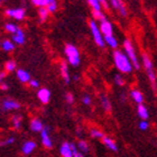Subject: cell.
<instances>
[{
  "mask_svg": "<svg viewBox=\"0 0 157 157\" xmlns=\"http://www.w3.org/2000/svg\"><path fill=\"white\" fill-rule=\"evenodd\" d=\"M59 153L63 157H73V151L71 148V144L69 143H63L59 149Z\"/></svg>",
  "mask_w": 157,
  "mask_h": 157,
  "instance_id": "obj_11",
  "label": "cell"
},
{
  "mask_svg": "<svg viewBox=\"0 0 157 157\" xmlns=\"http://www.w3.org/2000/svg\"><path fill=\"white\" fill-rule=\"evenodd\" d=\"M113 61H115L116 67L121 73L128 74V73H131V71L134 69V65H132L130 59L128 57L126 53H122L121 51H116L113 53Z\"/></svg>",
  "mask_w": 157,
  "mask_h": 157,
  "instance_id": "obj_1",
  "label": "cell"
},
{
  "mask_svg": "<svg viewBox=\"0 0 157 157\" xmlns=\"http://www.w3.org/2000/svg\"><path fill=\"white\" fill-rule=\"evenodd\" d=\"M65 99H66V101L69 102V103H73V101H74V97H73L72 93H66Z\"/></svg>",
  "mask_w": 157,
  "mask_h": 157,
  "instance_id": "obj_38",
  "label": "cell"
},
{
  "mask_svg": "<svg viewBox=\"0 0 157 157\" xmlns=\"http://www.w3.org/2000/svg\"><path fill=\"white\" fill-rule=\"evenodd\" d=\"M105 42L107 45H109L112 48H116L118 46V40L113 35H107V36H105Z\"/></svg>",
  "mask_w": 157,
  "mask_h": 157,
  "instance_id": "obj_20",
  "label": "cell"
},
{
  "mask_svg": "<svg viewBox=\"0 0 157 157\" xmlns=\"http://www.w3.org/2000/svg\"><path fill=\"white\" fill-rule=\"evenodd\" d=\"M13 126L15 129H20L21 127V117L20 116H15L13 118Z\"/></svg>",
  "mask_w": 157,
  "mask_h": 157,
  "instance_id": "obj_31",
  "label": "cell"
},
{
  "mask_svg": "<svg viewBox=\"0 0 157 157\" xmlns=\"http://www.w3.org/2000/svg\"><path fill=\"white\" fill-rule=\"evenodd\" d=\"M7 16L11 17L16 20H23L26 16V10L24 8H16V9H7Z\"/></svg>",
  "mask_w": 157,
  "mask_h": 157,
  "instance_id": "obj_5",
  "label": "cell"
},
{
  "mask_svg": "<svg viewBox=\"0 0 157 157\" xmlns=\"http://www.w3.org/2000/svg\"><path fill=\"white\" fill-rule=\"evenodd\" d=\"M89 5L91 6L92 10H101V3L99 0H88Z\"/></svg>",
  "mask_w": 157,
  "mask_h": 157,
  "instance_id": "obj_29",
  "label": "cell"
},
{
  "mask_svg": "<svg viewBox=\"0 0 157 157\" xmlns=\"http://www.w3.org/2000/svg\"><path fill=\"white\" fill-rule=\"evenodd\" d=\"M29 85L32 88H38L39 86V82L37 80H30L29 81Z\"/></svg>",
  "mask_w": 157,
  "mask_h": 157,
  "instance_id": "obj_39",
  "label": "cell"
},
{
  "mask_svg": "<svg viewBox=\"0 0 157 157\" xmlns=\"http://www.w3.org/2000/svg\"><path fill=\"white\" fill-rule=\"evenodd\" d=\"M82 102L84 103L85 105H91V98H90V95H84L83 97V99H82Z\"/></svg>",
  "mask_w": 157,
  "mask_h": 157,
  "instance_id": "obj_37",
  "label": "cell"
},
{
  "mask_svg": "<svg viewBox=\"0 0 157 157\" xmlns=\"http://www.w3.org/2000/svg\"><path fill=\"white\" fill-rule=\"evenodd\" d=\"M137 115L140 119H148V117H149V112H148L147 108H146L143 103H139V105H138Z\"/></svg>",
  "mask_w": 157,
  "mask_h": 157,
  "instance_id": "obj_17",
  "label": "cell"
},
{
  "mask_svg": "<svg viewBox=\"0 0 157 157\" xmlns=\"http://www.w3.org/2000/svg\"><path fill=\"white\" fill-rule=\"evenodd\" d=\"M89 25H90V29H91L92 36H93L95 44H97L99 47H103V46L105 45V36H103V34H102L100 27H98L95 20H91Z\"/></svg>",
  "mask_w": 157,
  "mask_h": 157,
  "instance_id": "obj_3",
  "label": "cell"
},
{
  "mask_svg": "<svg viewBox=\"0 0 157 157\" xmlns=\"http://www.w3.org/2000/svg\"><path fill=\"white\" fill-rule=\"evenodd\" d=\"M5 76H6V73H5V72H1V73H0V84L2 83V80L5 78Z\"/></svg>",
  "mask_w": 157,
  "mask_h": 157,
  "instance_id": "obj_42",
  "label": "cell"
},
{
  "mask_svg": "<svg viewBox=\"0 0 157 157\" xmlns=\"http://www.w3.org/2000/svg\"><path fill=\"white\" fill-rule=\"evenodd\" d=\"M143 65L145 66V70H146L147 72L153 70V63H151V59H149L148 55H146V54L143 55Z\"/></svg>",
  "mask_w": 157,
  "mask_h": 157,
  "instance_id": "obj_23",
  "label": "cell"
},
{
  "mask_svg": "<svg viewBox=\"0 0 157 157\" xmlns=\"http://www.w3.org/2000/svg\"><path fill=\"white\" fill-rule=\"evenodd\" d=\"M37 98L39 99V101L42 103H48L49 99H51V92H49L48 89L46 88L39 89L38 92H37Z\"/></svg>",
  "mask_w": 157,
  "mask_h": 157,
  "instance_id": "obj_9",
  "label": "cell"
},
{
  "mask_svg": "<svg viewBox=\"0 0 157 157\" xmlns=\"http://www.w3.org/2000/svg\"><path fill=\"white\" fill-rule=\"evenodd\" d=\"M18 28H19V27L16 26V25L13 24V23H8V24L5 25V29H6L7 32H9V33H11V34L16 33L17 30H18Z\"/></svg>",
  "mask_w": 157,
  "mask_h": 157,
  "instance_id": "obj_28",
  "label": "cell"
},
{
  "mask_svg": "<svg viewBox=\"0 0 157 157\" xmlns=\"http://www.w3.org/2000/svg\"><path fill=\"white\" fill-rule=\"evenodd\" d=\"M8 88H9V86H8V84H6V83H1V84H0V89H1V90H8Z\"/></svg>",
  "mask_w": 157,
  "mask_h": 157,
  "instance_id": "obj_41",
  "label": "cell"
},
{
  "mask_svg": "<svg viewBox=\"0 0 157 157\" xmlns=\"http://www.w3.org/2000/svg\"><path fill=\"white\" fill-rule=\"evenodd\" d=\"M110 3H111V6L115 8L117 11L120 13L121 16H127V9H126V7H124V3L122 0H110Z\"/></svg>",
  "mask_w": 157,
  "mask_h": 157,
  "instance_id": "obj_7",
  "label": "cell"
},
{
  "mask_svg": "<svg viewBox=\"0 0 157 157\" xmlns=\"http://www.w3.org/2000/svg\"><path fill=\"white\" fill-rule=\"evenodd\" d=\"M131 98L134 99V101L136 102V103H143V101H144V95L141 94L140 91H138V90H132L131 91Z\"/></svg>",
  "mask_w": 157,
  "mask_h": 157,
  "instance_id": "obj_21",
  "label": "cell"
},
{
  "mask_svg": "<svg viewBox=\"0 0 157 157\" xmlns=\"http://www.w3.org/2000/svg\"><path fill=\"white\" fill-rule=\"evenodd\" d=\"M43 128H44L43 122L39 119H37V118H35V119L30 121V129L34 132H40L43 130Z\"/></svg>",
  "mask_w": 157,
  "mask_h": 157,
  "instance_id": "obj_15",
  "label": "cell"
},
{
  "mask_svg": "<svg viewBox=\"0 0 157 157\" xmlns=\"http://www.w3.org/2000/svg\"><path fill=\"white\" fill-rule=\"evenodd\" d=\"M65 55L67 57V61L71 65L78 66L81 62V57H80V52L74 45L67 44L65 46Z\"/></svg>",
  "mask_w": 157,
  "mask_h": 157,
  "instance_id": "obj_2",
  "label": "cell"
},
{
  "mask_svg": "<svg viewBox=\"0 0 157 157\" xmlns=\"http://www.w3.org/2000/svg\"><path fill=\"white\" fill-rule=\"evenodd\" d=\"M78 148L80 149V151L83 153V154H86L89 151V146H88V143L84 140H80L78 144Z\"/></svg>",
  "mask_w": 157,
  "mask_h": 157,
  "instance_id": "obj_27",
  "label": "cell"
},
{
  "mask_svg": "<svg viewBox=\"0 0 157 157\" xmlns=\"http://www.w3.org/2000/svg\"><path fill=\"white\" fill-rule=\"evenodd\" d=\"M47 9H48L49 13H55L56 9H57V2L55 1H53L52 3H49L48 6H47Z\"/></svg>",
  "mask_w": 157,
  "mask_h": 157,
  "instance_id": "obj_34",
  "label": "cell"
},
{
  "mask_svg": "<svg viewBox=\"0 0 157 157\" xmlns=\"http://www.w3.org/2000/svg\"><path fill=\"white\" fill-rule=\"evenodd\" d=\"M103 144L107 146V148H109L110 151H118V146H117V144H116V141L113 140V139H111L110 137H103Z\"/></svg>",
  "mask_w": 157,
  "mask_h": 157,
  "instance_id": "obj_16",
  "label": "cell"
},
{
  "mask_svg": "<svg viewBox=\"0 0 157 157\" xmlns=\"http://www.w3.org/2000/svg\"><path fill=\"white\" fill-rule=\"evenodd\" d=\"M15 143V138L13 137H9V138H7L6 140H3L0 143V146L2 147V146H7V145H11Z\"/></svg>",
  "mask_w": 157,
  "mask_h": 157,
  "instance_id": "obj_35",
  "label": "cell"
},
{
  "mask_svg": "<svg viewBox=\"0 0 157 157\" xmlns=\"http://www.w3.org/2000/svg\"><path fill=\"white\" fill-rule=\"evenodd\" d=\"M74 78V80H75V81H78V76H74V78Z\"/></svg>",
  "mask_w": 157,
  "mask_h": 157,
  "instance_id": "obj_43",
  "label": "cell"
},
{
  "mask_svg": "<svg viewBox=\"0 0 157 157\" xmlns=\"http://www.w3.org/2000/svg\"><path fill=\"white\" fill-rule=\"evenodd\" d=\"M115 82L117 83L118 85H124V80L122 78V76L120 74H117L115 75Z\"/></svg>",
  "mask_w": 157,
  "mask_h": 157,
  "instance_id": "obj_36",
  "label": "cell"
},
{
  "mask_svg": "<svg viewBox=\"0 0 157 157\" xmlns=\"http://www.w3.org/2000/svg\"><path fill=\"white\" fill-rule=\"evenodd\" d=\"M0 45H1V47H2L5 52H13V49H15V44L11 40H9V39H5L3 42L0 43Z\"/></svg>",
  "mask_w": 157,
  "mask_h": 157,
  "instance_id": "obj_19",
  "label": "cell"
},
{
  "mask_svg": "<svg viewBox=\"0 0 157 157\" xmlns=\"http://www.w3.org/2000/svg\"><path fill=\"white\" fill-rule=\"evenodd\" d=\"M124 52L128 55V57L130 59V61L132 62V65H134L135 69L139 70L140 67V64H139V61H138V57L136 55V52H135L134 45L129 40V39H126L124 42Z\"/></svg>",
  "mask_w": 157,
  "mask_h": 157,
  "instance_id": "obj_4",
  "label": "cell"
},
{
  "mask_svg": "<svg viewBox=\"0 0 157 157\" xmlns=\"http://www.w3.org/2000/svg\"><path fill=\"white\" fill-rule=\"evenodd\" d=\"M99 1H100V3H101L102 6H103V8H105V9H108L109 6H108V2H107L105 0H99Z\"/></svg>",
  "mask_w": 157,
  "mask_h": 157,
  "instance_id": "obj_40",
  "label": "cell"
},
{
  "mask_svg": "<svg viewBox=\"0 0 157 157\" xmlns=\"http://www.w3.org/2000/svg\"><path fill=\"white\" fill-rule=\"evenodd\" d=\"M13 39L17 45H23L24 43H25V40H26V38H25V34H24V32L20 29V28H18V30L13 34Z\"/></svg>",
  "mask_w": 157,
  "mask_h": 157,
  "instance_id": "obj_13",
  "label": "cell"
},
{
  "mask_svg": "<svg viewBox=\"0 0 157 157\" xmlns=\"http://www.w3.org/2000/svg\"><path fill=\"white\" fill-rule=\"evenodd\" d=\"M61 74H62V78H64V81L66 83H70L71 78H70V74H69V67H67V64L65 62H63L61 64Z\"/></svg>",
  "mask_w": 157,
  "mask_h": 157,
  "instance_id": "obj_18",
  "label": "cell"
},
{
  "mask_svg": "<svg viewBox=\"0 0 157 157\" xmlns=\"http://www.w3.org/2000/svg\"><path fill=\"white\" fill-rule=\"evenodd\" d=\"M100 29H101L103 36H107V35H113V27H112V24L110 21L105 19L103 21H101L100 24Z\"/></svg>",
  "mask_w": 157,
  "mask_h": 157,
  "instance_id": "obj_8",
  "label": "cell"
},
{
  "mask_svg": "<svg viewBox=\"0 0 157 157\" xmlns=\"http://www.w3.org/2000/svg\"><path fill=\"white\" fill-rule=\"evenodd\" d=\"M35 148H36V143L35 141H26L25 144L23 145V153L24 155H29L32 154L34 151H35Z\"/></svg>",
  "mask_w": 157,
  "mask_h": 157,
  "instance_id": "obj_14",
  "label": "cell"
},
{
  "mask_svg": "<svg viewBox=\"0 0 157 157\" xmlns=\"http://www.w3.org/2000/svg\"><path fill=\"white\" fill-rule=\"evenodd\" d=\"M53 1H55V0H32V2L37 7H47Z\"/></svg>",
  "mask_w": 157,
  "mask_h": 157,
  "instance_id": "obj_26",
  "label": "cell"
},
{
  "mask_svg": "<svg viewBox=\"0 0 157 157\" xmlns=\"http://www.w3.org/2000/svg\"><path fill=\"white\" fill-rule=\"evenodd\" d=\"M16 62L15 61H8V62H6V64H5V69H6L7 72H13V71H15L16 70Z\"/></svg>",
  "mask_w": 157,
  "mask_h": 157,
  "instance_id": "obj_30",
  "label": "cell"
},
{
  "mask_svg": "<svg viewBox=\"0 0 157 157\" xmlns=\"http://www.w3.org/2000/svg\"><path fill=\"white\" fill-rule=\"evenodd\" d=\"M17 78L20 82L23 83H29V81L32 80L30 78V74L25 70H17Z\"/></svg>",
  "mask_w": 157,
  "mask_h": 157,
  "instance_id": "obj_12",
  "label": "cell"
},
{
  "mask_svg": "<svg viewBox=\"0 0 157 157\" xmlns=\"http://www.w3.org/2000/svg\"><path fill=\"white\" fill-rule=\"evenodd\" d=\"M90 134L93 138H98V139H103V137H105V134L102 131L98 130V129H92L90 131Z\"/></svg>",
  "mask_w": 157,
  "mask_h": 157,
  "instance_id": "obj_32",
  "label": "cell"
},
{
  "mask_svg": "<svg viewBox=\"0 0 157 157\" xmlns=\"http://www.w3.org/2000/svg\"><path fill=\"white\" fill-rule=\"evenodd\" d=\"M92 16H93V19L99 20V21H103V20L107 19L105 16V13H102L101 10H93V11H92Z\"/></svg>",
  "mask_w": 157,
  "mask_h": 157,
  "instance_id": "obj_25",
  "label": "cell"
},
{
  "mask_svg": "<svg viewBox=\"0 0 157 157\" xmlns=\"http://www.w3.org/2000/svg\"><path fill=\"white\" fill-rule=\"evenodd\" d=\"M2 107L5 110H16V109L20 108V105L17 101H15V100L6 99V100L2 102Z\"/></svg>",
  "mask_w": 157,
  "mask_h": 157,
  "instance_id": "obj_10",
  "label": "cell"
},
{
  "mask_svg": "<svg viewBox=\"0 0 157 157\" xmlns=\"http://www.w3.org/2000/svg\"><path fill=\"white\" fill-rule=\"evenodd\" d=\"M101 105H102V108L105 109V111H111V108H112V105H111V102L109 101V99L105 97V95H102L101 97Z\"/></svg>",
  "mask_w": 157,
  "mask_h": 157,
  "instance_id": "obj_24",
  "label": "cell"
},
{
  "mask_svg": "<svg viewBox=\"0 0 157 157\" xmlns=\"http://www.w3.org/2000/svg\"><path fill=\"white\" fill-rule=\"evenodd\" d=\"M138 127L140 128L141 130H147L148 127H149V124H148V121L146 119H143V120L138 124Z\"/></svg>",
  "mask_w": 157,
  "mask_h": 157,
  "instance_id": "obj_33",
  "label": "cell"
},
{
  "mask_svg": "<svg viewBox=\"0 0 157 157\" xmlns=\"http://www.w3.org/2000/svg\"><path fill=\"white\" fill-rule=\"evenodd\" d=\"M48 9H47V7H39V10H38V15H39V19L40 21H45L47 18H48Z\"/></svg>",
  "mask_w": 157,
  "mask_h": 157,
  "instance_id": "obj_22",
  "label": "cell"
},
{
  "mask_svg": "<svg viewBox=\"0 0 157 157\" xmlns=\"http://www.w3.org/2000/svg\"><path fill=\"white\" fill-rule=\"evenodd\" d=\"M40 137H42V144L44 145V147L46 148H52L53 143L52 139L48 135V128H43V130L40 131Z\"/></svg>",
  "mask_w": 157,
  "mask_h": 157,
  "instance_id": "obj_6",
  "label": "cell"
}]
</instances>
